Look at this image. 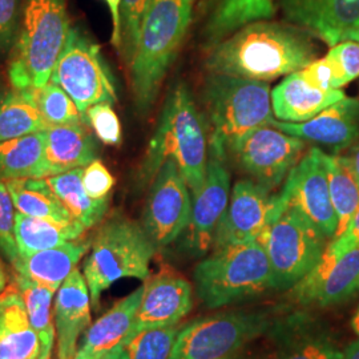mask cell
<instances>
[{
	"label": "cell",
	"instance_id": "cell-1",
	"mask_svg": "<svg viewBox=\"0 0 359 359\" xmlns=\"http://www.w3.org/2000/svg\"><path fill=\"white\" fill-rule=\"evenodd\" d=\"M313 35L292 23L255 22L208 50V74L269 83L287 76L317 59Z\"/></svg>",
	"mask_w": 359,
	"mask_h": 359
},
{
	"label": "cell",
	"instance_id": "cell-2",
	"mask_svg": "<svg viewBox=\"0 0 359 359\" xmlns=\"http://www.w3.org/2000/svg\"><path fill=\"white\" fill-rule=\"evenodd\" d=\"M167 160H173L191 193L205 179L208 133L205 120L185 83L169 92L154 136L137 172L140 185L151 184Z\"/></svg>",
	"mask_w": 359,
	"mask_h": 359
},
{
	"label": "cell",
	"instance_id": "cell-3",
	"mask_svg": "<svg viewBox=\"0 0 359 359\" xmlns=\"http://www.w3.org/2000/svg\"><path fill=\"white\" fill-rule=\"evenodd\" d=\"M203 107L208 154L225 163L253 129L274 118L269 84L244 77L208 74Z\"/></svg>",
	"mask_w": 359,
	"mask_h": 359
},
{
	"label": "cell",
	"instance_id": "cell-4",
	"mask_svg": "<svg viewBox=\"0 0 359 359\" xmlns=\"http://www.w3.org/2000/svg\"><path fill=\"white\" fill-rule=\"evenodd\" d=\"M194 0H151L142 19L135 56L128 67L139 114H147L192 23Z\"/></svg>",
	"mask_w": 359,
	"mask_h": 359
},
{
	"label": "cell",
	"instance_id": "cell-5",
	"mask_svg": "<svg viewBox=\"0 0 359 359\" xmlns=\"http://www.w3.org/2000/svg\"><path fill=\"white\" fill-rule=\"evenodd\" d=\"M67 0H25L8 60L13 90L40 88L51 79L71 29Z\"/></svg>",
	"mask_w": 359,
	"mask_h": 359
},
{
	"label": "cell",
	"instance_id": "cell-6",
	"mask_svg": "<svg viewBox=\"0 0 359 359\" xmlns=\"http://www.w3.org/2000/svg\"><path fill=\"white\" fill-rule=\"evenodd\" d=\"M156 250L142 224L123 216L104 222L92 241L84 265L92 306L97 308L103 292L118 280L145 281Z\"/></svg>",
	"mask_w": 359,
	"mask_h": 359
},
{
	"label": "cell",
	"instance_id": "cell-7",
	"mask_svg": "<svg viewBox=\"0 0 359 359\" xmlns=\"http://www.w3.org/2000/svg\"><path fill=\"white\" fill-rule=\"evenodd\" d=\"M194 289L208 309H218L271 287V269L259 241L215 249L193 271Z\"/></svg>",
	"mask_w": 359,
	"mask_h": 359
},
{
	"label": "cell",
	"instance_id": "cell-8",
	"mask_svg": "<svg viewBox=\"0 0 359 359\" xmlns=\"http://www.w3.org/2000/svg\"><path fill=\"white\" fill-rule=\"evenodd\" d=\"M258 241L266 250L271 289L290 290L321 259L329 238L299 210L286 206L271 218Z\"/></svg>",
	"mask_w": 359,
	"mask_h": 359
},
{
	"label": "cell",
	"instance_id": "cell-9",
	"mask_svg": "<svg viewBox=\"0 0 359 359\" xmlns=\"http://www.w3.org/2000/svg\"><path fill=\"white\" fill-rule=\"evenodd\" d=\"M266 311H229L189 322L180 330L169 359H224L266 333Z\"/></svg>",
	"mask_w": 359,
	"mask_h": 359
},
{
	"label": "cell",
	"instance_id": "cell-10",
	"mask_svg": "<svg viewBox=\"0 0 359 359\" xmlns=\"http://www.w3.org/2000/svg\"><path fill=\"white\" fill-rule=\"evenodd\" d=\"M50 80L71 96L83 118L92 105L117 102L115 79L99 44L79 27H71Z\"/></svg>",
	"mask_w": 359,
	"mask_h": 359
},
{
	"label": "cell",
	"instance_id": "cell-11",
	"mask_svg": "<svg viewBox=\"0 0 359 359\" xmlns=\"http://www.w3.org/2000/svg\"><path fill=\"white\" fill-rule=\"evenodd\" d=\"M192 212L191 189L177 164L167 160L151 182L142 225L156 249H163L187 231Z\"/></svg>",
	"mask_w": 359,
	"mask_h": 359
},
{
	"label": "cell",
	"instance_id": "cell-12",
	"mask_svg": "<svg viewBox=\"0 0 359 359\" xmlns=\"http://www.w3.org/2000/svg\"><path fill=\"white\" fill-rule=\"evenodd\" d=\"M306 151V142L271 126L253 129L240 142L233 158L258 185L270 192L283 185Z\"/></svg>",
	"mask_w": 359,
	"mask_h": 359
},
{
	"label": "cell",
	"instance_id": "cell-13",
	"mask_svg": "<svg viewBox=\"0 0 359 359\" xmlns=\"http://www.w3.org/2000/svg\"><path fill=\"white\" fill-rule=\"evenodd\" d=\"M281 205L299 210L311 224L332 241L338 231V218L334 210L325 152L317 147L310 148L302 156L277 193Z\"/></svg>",
	"mask_w": 359,
	"mask_h": 359
},
{
	"label": "cell",
	"instance_id": "cell-14",
	"mask_svg": "<svg viewBox=\"0 0 359 359\" xmlns=\"http://www.w3.org/2000/svg\"><path fill=\"white\" fill-rule=\"evenodd\" d=\"M302 306L333 308L359 295V246L342 255L326 248L320 262L290 289Z\"/></svg>",
	"mask_w": 359,
	"mask_h": 359
},
{
	"label": "cell",
	"instance_id": "cell-15",
	"mask_svg": "<svg viewBox=\"0 0 359 359\" xmlns=\"http://www.w3.org/2000/svg\"><path fill=\"white\" fill-rule=\"evenodd\" d=\"M274 209V194L253 180L234 184L229 204L215 233L213 248L258 241L269 224Z\"/></svg>",
	"mask_w": 359,
	"mask_h": 359
},
{
	"label": "cell",
	"instance_id": "cell-16",
	"mask_svg": "<svg viewBox=\"0 0 359 359\" xmlns=\"http://www.w3.org/2000/svg\"><path fill=\"white\" fill-rule=\"evenodd\" d=\"M231 173L228 164L208 154L205 179L192 194V212L188 225V244L196 256L213 246L215 233L231 198Z\"/></svg>",
	"mask_w": 359,
	"mask_h": 359
},
{
	"label": "cell",
	"instance_id": "cell-17",
	"mask_svg": "<svg viewBox=\"0 0 359 359\" xmlns=\"http://www.w3.org/2000/svg\"><path fill=\"white\" fill-rule=\"evenodd\" d=\"M192 306L191 283L175 270H160L145 280L142 302L127 339L147 329L179 325Z\"/></svg>",
	"mask_w": 359,
	"mask_h": 359
},
{
	"label": "cell",
	"instance_id": "cell-18",
	"mask_svg": "<svg viewBox=\"0 0 359 359\" xmlns=\"http://www.w3.org/2000/svg\"><path fill=\"white\" fill-rule=\"evenodd\" d=\"M271 127L305 142H313L339 154L359 139V100L344 97L304 123L273 118Z\"/></svg>",
	"mask_w": 359,
	"mask_h": 359
},
{
	"label": "cell",
	"instance_id": "cell-19",
	"mask_svg": "<svg viewBox=\"0 0 359 359\" xmlns=\"http://www.w3.org/2000/svg\"><path fill=\"white\" fill-rule=\"evenodd\" d=\"M287 23L333 47L359 27V0H278Z\"/></svg>",
	"mask_w": 359,
	"mask_h": 359
},
{
	"label": "cell",
	"instance_id": "cell-20",
	"mask_svg": "<svg viewBox=\"0 0 359 359\" xmlns=\"http://www.w3.org/2000/svg\"><path fill=\"white\" fill-rule=\"evenodd\" d=\"M53 316L57 359H74L77 339L90 325V289L80 270H74L59 287Z\"/></svg>",
	"mask_w": 359,
	"mask_h": 359
},
{
	"label": "cell",
	"instance_id": "cell-21",
	"mask_svg": "<svg viewBox=\"0 0 359 359\" xmlns=\"http://www.w3.org/2000/svg\"><path fill=\"white\" fill-rule=\"evenodd\" d=\"M144 285L120 299L86 330L74 359H111L127 341L142 302Z\"/></svg>",
	"mask_w": 359,
	"mask_h": 359
},
{
	"label": "cell",
	"instance_id": "cell-22",
	"mask_svg": "<svg viewBox=\"0 0 359 359\" xmlns=\"http://www.w3.org/2000/svg\"><path fill=\"white\" fill-rule=\"evenodd\" d=\"M0 359H44L41 341L29 323L16 283L0 293Z\"/></svg>",
	"mask_w": 359,
	"mask_h": 359
},
{
	"label": "cell",
	"instance_id": "cell-23",
	"mask_svg": "<svg viewBox=\"0 0 359 359\" xmlns=\"http://www.w3.org/2000/svg\"><path fill=\"white\" fill-rule=\"evenodd\" d=\"M344 97L346 95L342 90H322L309 86L297 71L271 90V108L280 121L304 123Z\"/></svg>",
	"mask_w": 359,
	"mask_h": 359
},
{
	"label": "cell",
	"instance_id": "cell-24",
	"mask_svg": "<svg viewBox=\"0 0 359 359\" xmlns=\"http://www.w3.org/2000/svg\"><path fill=\"white\" fill-rule=\"evenodd\" d=\"M276 13L277 0H210L201 32L204 48L208 51L250 23L271 20Z\"/></svg>",
	"mask_w": 359,
	"mask_h": 359
},
{
	"label": "cell",
	"instance_id": "cell-25",
	"mask_svg": "<svg viewBox=\"0 0 359 359\" xmlns=\"http://www.w3.org/2000/svg\"><path fill=\"white\" fill-rule=\"evenodd\" d=\"M96 152V142L83 123L50 126L46 129V179L87 167Z\"/></svg>",
	"mask_w": 359,
	"mask_h": 359
},
{
	"label": "cell",
	"instance_id": "cell-26",
	"mask_svg": "<svg viewBox=\"0 0 359 359\" xmlns=\"http://www.w3.org/2000/svg\"><path fill=\"white\" fill-rule=\"evenodd\" d=\"M90 249L88 243L69 241L65 245L40 250L29 256H18L13 262L18 276L57 290L76 269L81 257Z\"/></svg>",
	"mask_w": 359,
	"mask_h": 359
},
{
	"label": "cell",
	"instance_id": "cell-27",
	"mask_svg": "<svg viewBox=\"0 0 359 359\" xmlns=\"http://www.w3.org/2000/svg\"><path fill=\"white\" fill-rule=\"evenodd\" d=\"M86 228L77 221L59 224L44 218L29 217L15 213V241L19 256H29L40 250H47L69 241H76Z\"/></svg>",
	"mask_w": 359,
	"mask_h": 359
},
{
	"label": "cell",
	"instance_id": "cell-28",
	"mask_svg": "<svg viewBox=\"0 0 359 359\" xmlns=\"http://www.w3.org/2000/svg\"><path fill=\"white\" fill-rule=\"evenodd\" d=\"M0 179H46V130L0 142Z\"/></svg>",
	"mask_w": 359,
	"mask_h": 359
},
{
	"label": "cell",
	"instance_id": "cell-29",
	"mask_svg": "<svg viewBox=\"0 0 359 359\" xmlns=\"http://www.w3.org/2000/svg\"><path fill=\"white\" fill-rule=\"evenodd\" d=\"M16 212L29 217L44 218L59 224L75 219L59 201L46 179L4 180Z\"/></svg>",
	"mask_w": 359,
	"mask_h": 359
},
{
	"label": "cell",
	"instance_id": "cell-30",
	"mask_svg": "<svg viewBox=\"0 0 359 359\" xmlns=\"http://www.w3.org/2000/svg\"><path fill=\"white\" fill-rule=\"evenodd\" d=\"M81 175L83 168H77L46 180L72 218L86 229H90L103 219L109 206V198H92L83 185Z\"/></svg>",
	"mask_w": 359,
	"mask_h": 359
},
{
	"label": "cell",
	"instance_id": "cell-31",
	"mask_svg": "<svg viewBox=\"0 0 359 359\" xmlns=\"http://www.w3.org/2000/svg\"><path fill=\"white\" fill-rule=\"evenodd\" d=\"M329 191L338 218L337 236L346 231L359 209V182L344 154H325Z\"/></svg>",
	"mask_w": 359,
	"mask_h": 359
},
{
	"label": "cell",
	"instance_id": "cell-32",
	"mask_svg": "<svg viewBox=\"0 0 359 359\" xmlns=\"http://www.w3.org/2000/svg\"><path fill=\"white\" fill-rule=\"evenodd\" d=\"M48 124L27 90L7 92L0 102V142L43 132Z\"/></svg>",
	"mask_w": 359,
	"mask_h": 359
},
{
	"label": "cell",
	"instance_id": "cell-33",
	"mask_svg": "<svg viewBox=\"0 0 359 359\" xmlns=\"http://www.w3.org/2000/svg\"><path fill=\"white\" fill-rule=\"evenodd\" d=\"M15 283L23 295L29 323L41 341L43 358L50 359L56 333L52 320V299L55 290L18 274H15Z\"/></svg>",
	"mask_w": 359,
	"mask_h": 359
},
{
	"label": "cell",
	"instance_id": "cell-34",
	"mask_svg": "<svg viewBox=\"0 0 359 359\" xmlns=\"http://www.w3.org/2000/svg\"><path fill=\"white\" fill-rule=\"evenodd\" d=\"M181 326L147 329L127 339L111 359H169Z\"/></svg>",
	"mask_w": 359,
	"mask_h": 359
},
{
	"label": "cell",
	"instance_id": "cell-35",
	"mask_svg": "<svg viewBox=\"0 0 359 359\" xmlns=\"http://www.w3.org/2000/svg\"><path fill=\"white\" fill-rule=\"evenodd\" d=\"M27 90L38 105L39 111L48 127L84 123L83 115L71 96L51 80L40 88H28Z\"/></svg>",
	"mask_w": 359,
	"mask_h": 359
},
{
	"label": "cell",
	"instance_id": "cell-36",
	"mask_svg": "<svg viewBox=\"0 0 359 359\" xmlns=\"http://www.w3.org/2000/svg\"><path fill=\"white\" fill-rule=\"evenodd\" d=\"M342 354L344 350L327 334L301 329L276 359H341Z\"/></svg>",
	"mask_w": 359,
	"mask_h": 359
},
{
	"label": "cell",
	"instance_id": "cell-37",
	"mask_svg": "<svg viewBox=\"0 0 359 359\" xmlns=\"http://www.w3.org/2000/svg\"><path fill=\"white\" fill-rule=\"evenodd\" d=\"M151 0H121V48L120 55L127 67L135 56L140 27Z\"/></svg>",
	"mask_w": 359,
	"mask_h": 359
},
{
	"label": "cell",
	"instance_id": "cell-38",
	"mask_svg": "<svg viewBox=\"0 0 359 359\" xmlns=\"http://www.w3.org/2000/svg\"><path fill=\"white\" fill-rule=\"evenodd\" d=\"M84 123H88L97 139L105 145L121 142V123L111 104L100 103L90 107L84 114Z\"/></svg>",
	"mask_w": 359,
	"mask_h": 359
},
{
	"label": "cell",
	"instance_id": "cell-39",
	"mask_svg": "<svg viewBox=\"0 0 359 359\" xmlns=\"http://www.w3.org/2000/svg\"><path fill=\"white\" fill-rule=\"evenodd\" d=\"M309 86L322 90H341L346 86L344 76L330 56L316 59L305 68L298 71Z\"/></svg>",
	"mask_w": 359,
	"mask_h": 359
},
{
	"label": "cell",
	"instance_id": "cell-40",
	"mask_svg": "<svg viewBox=\"0 0 359 359\" xmlns=\"http://www.w3.org/2000/svg\"><path fill=\"white\" fill-rule=\"evenodd\" d=\"M15 205L6 181L0 179V252L11 264L19 256L15 241Z\"/></svg>",
	"mask_w": 359,
	"mask_h": 359
},
{
	"label": "cell",
	"instance_id": "cell-41",
	"mask_svg": "<svg viewBox=\"0 0 359 359\" xmlns=\"http://www.w3.org/2000/svg\"><path fill=\"white\" fill-rule=\"evenodd\" d=\"M25 0H0V59L10 55L20 29Z\"/></svg>",
	"mask_w": 359,
	"mask_h": 359
},
{
	"label": "cell",
	"instance_id": "cell-42",
	"mask_svg": "<svg viewBox=\"0 0 359 359\" xmlns=\"http://www.w3.org/2000/svg\"><path fill=\"white\" fill-rule=\"evenodd\" d=\"M81 180L86 191L95 200L109 198V193L115 187L114 176L99 158H95L87 167L83 168Z\"/></svg>",
	"mask_w": 359,
	"mask_h": 359
},
{
	"label": "cell",
	"instance_id": "cell-43",
	"mask_svg": "<svg viewBox=\"0 0 359 359\" xmlns=\"http://www.w3.org/2000/svg\"><path fill=\"white\" fill-rule=\"evenodd\" d=\"M326 55L330 56L335 65H338L346 84L359 77L358 41L342 40L330 47Z\"/></svg>",
	"mask_w": 359,
	"mask_h": 359
},
{
	"label": "cell",
	"instance_id": "cell-44",
	"mask_svg": "<svg viewBox=\"0 0 359 359\" xmlns=\"http://www.w3.org/2000/svg\"><path fill=\"white\" fill-rule=\"evenodd\" d=\"M357 246H359V209L350 219L346 231L327 244V248L335 255H342Z\"/></svg>",
	"mask_w": 359,
	"mask_h": 359
},
{
	"label": "cell",
	"instance_id": "cell-45",
	"mask_svg": "<svg viewBox=\"0 0 359 359\" xmlns=\"http://www.w3.org/2000/svg\"><path fill=\"white\" fill-rule=\"evenodd\" d=\"M112 18V38L111 43L117 51L121 48V0H104Z\"/></svg>",
	"mask_w": 359,
	"mask_h": 359
},
{
	"label": "cell",
	"instance_id": "cell-46",
	"mask_svg": "<svg viewBox=\"0 0 359 359\" xmlns=\"http://www.w3.org/2000/svg\"><path fill=\"white\" fill-rule=\"evenodd\" d=\"M344 156L359 182V139L351 147L347 148V152Z\"/></svg>",
	"mask_w": 359,
	"mask_h": 359
},
{
	"label": "cell",
	"instance_id": "cell-47",
	"mask_svg": "<svg viewBox=\"0 0 359 359\" xmlns=\"http://www.w3.org/2000/svg\"><path fill=\"white\" fill-rule=\"evenodd\" d=\"M341 359H359V338L350 345H347Z\"/></svg>",
	"mask_w": 359,
	"mask_h": 359
},
{
	"label": "cell",
	"instance_id": "cell-48",
	"mask_svg": "<svg viewBox=\"0 0 359 359\" xmlns=\"http://www.w3.org/2000/svg\"><path fill=\"white\" fill-rule=\"evenodd\" d=\"M8 286V277H7V273L6 269L3 266V264L0 262V293Z\"/></svg>",
	"mask_w": 359,
	"mask_h": 359
},
{
	"label": "cell",
	"instance_id": "cell-49",
	"mask_svg": "<svg viewBox=\"0 0 359 359\" xmlns=\"http://www.w3.org/2000/svg\"><path fill=\"white\" fill-rule=\"evenodd\" d=\"M342 40H354V41H358L359 43V27L358 28H354V29L346 32V34L344 35ZM342 40H341V41H342Z\"/></svg>",
	"mask_w": 359,
	"mask_h": 359
},
{
	"label": "cell",
	"instance_id": "cell-50",
	"mask_svg": "<svg viewBox=\"0 0 359 359\" xmlns=\"http://www.w3.org/2000/svg\"><path fill=\"white\" fill-rule=\"evenodd\" d=\"M351 327L354 330V333L357 334L359 337V308L357 309L353 320H351Z\"/></svg>",
	"mask_w": 359,
	"mask_h": 359
},
{
	"label": "cell",
	"instance_id": "cell-51",
	"mask_svg": "<svg viewBox=\"0 0 359 359\" xmlns=\"http://www.w3.org/2000/svg\"><path fill=\"white\" fill-rule=\"evenodd\" d=\"M6 93H7V92L4 90V86H3V83L0 81V102L3 100V97L6 96Z\"/></svg>",
	"mask_w": 359,
	"mask_h": 359
},
{
	"label": "cell",
	"instance_id": "cell-52",
	"mask_svg": "<svg viewBox=\"0 0 359 359\" xmlns=\"http://www.w3.org/2000/svg\"><path fill=\"white\" fill-rule=\"evenodd\" d=\"M224 359H245L244 357H241V355H238V354H234V355H231V357H228V358Z\"/></svg>",
	"mask_w": 359,
	"mask_h": 359
},
{
	"label": "cell",
	"instance_id": "cell-53",
	"mask_svg": "<svg viewBox=\"0 0 359 359\" xmlns=\"http://www.w3.org/2000/svg\"><path fill=\"white\" fill-rule=\"evenodd\" d=\"M0 308H1V304H0Z\"/></svg>",
	"mask_w": 359,
	"mask_h": 359
}]
</instances>
